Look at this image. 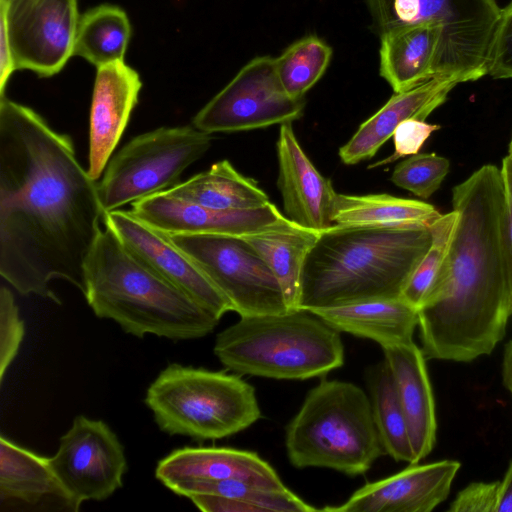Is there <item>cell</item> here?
<instances>
[{
	"label": "cell",
	"mask_w": 512,
	"mask_h": 512,
	"mask_svg": "<svg viewBox=\"0 0 512 512\" xmlns=\"http://www.w3.org/2000/svg\"><path fill=\"white\" fill-rule=\"evenodd\" d=\"M382 350L407 422L413 453L412 464L419 463L432 451L437 431L426 358L413 341L383 347Z\"/></svg>",
	"instance_id": "cell-22"
},
{
	"label": "cell",
	"mask_w": 512,
	"mask_h": 512,
	"mask_svg": "<svg viewBox=\"0 0 512 512\" xmlns=\"http://www.w3.org/2000/svg\"><path fill=\"white\" fill-rule=\"evenodd\" d=\"M442 214L422 201L389 194L346 195L334 198L333 225L429 227Z\"/></svg>",
	"instance_id": "cell-28"
},
{
	"label": "cell",
	"mask_w": 512,
	"mask_h": 512,
	"mask_svg": "<svg viewBox=\"0 0 512 512\" xmlns=\"http://www.w3.org/2000/svg\"><path fill=\"white\" fill-rule=\"evenodd\" d=\"M79 17L77 0H0L15 70L59 73L73 55Z\"/></svg>",
	"instance_id": "cell-12"
},
{
	"label": "cell",
	"mask_w": 512,
	"mask_h": 512,
	"mask_svg": "<svg viewBox=\"0 0 512 512\" xmlns=\"http://www.w3.org/2000/svg\"><path fill=\"white\" fill-rule=\"evenodd\" d=\"M98 182L71 137L33 109L0 99V275L22 295L61 301L62 279L85 291V263L104 219Z\"/></svg>",
	"instance_id": "cell-1"
},
{
	"label": "cell",
	"mask_w": 512,
	"mask_h": 512,
	"mask_svg": "<svg viewBox=\"0 0 512 512\" xmlns=\"http://www.w3.org/2000/svg\"><path fill=\"white\" fill-rule=\"evenodd\" d=\"M497 512H512V460L499 481Z\"/></svg>",
	"instance_id": "cell-38"
},
{
	"label": "cell",
	"mask_w": 512,
	"mask_h": 512,
	"mask_svg": "<svg viewBox=\"0 0 512 512\" xmlns=\"http://www.w3.org/2000/svg\"><path fill=\"white\" fill-rule=\"evenodd\" d=\"M103 221L136 259L215 317L220 319L226 312L233 311L229 301L201 268L166 234L142 222L131 211H109Z\"/></svg>",
	"instance_id": "cell-14"
},
{
	"label": "cell",
	"mask_w": 512,
	"mask_h": 512,
	"mask_svg": "<svg viewBox=\"0 0 512 512\" xmlns=\"http://www.w3.org/2000/svg\"><path fill=\"white\" fill-rule=\"evenodd\" d=\"M458 84L453 78L433 77L409 90L394 93L339 149L341 161L353 165L372 158L399 124L407 119L425 120Z\"/></svg>",
	"instance_id": "cell-21"
},
{
	"label": "cell",
	"mask_w": 512,
	"mask_h": 512,
	"mask_svg": "<svg viewBox=\"0 0 512 512\" xmlns=\"http://www.w3.org/2000/svg\"><path fill=\"white\" fill-rule=\"evenodd\" d=\"M458 218L438 280L418 309L426 360L489 355L512 316V248L501 169L486 164L452 190Z\"/></svg>",
	"instance_id": "cell-2"
},
{
	"label": "cell",
	"mask_w": 512,
	"mask_h": 512,
	"mask_svg": "<svg viewBox=\"0 0 512 512\" xmlns=\"http://www.w3.org/2000/svg\"><path fill=\"white\" fill-rule=\"evenodd\" d=\"M211 144V134L193 125L160 127L132 138L110 158L98 182L105 213L172 188Z\"/></svg>",
	"instance_id": "cell-9"
},
{
	"label": "cell",
	"mask_w": 512,
	"mask_h": 512,
	"mask_svg": "<svg viewBox=\"0 0 512 512\" xmlns=\"http://www.w3.org/2000/svg\"><path fill=\"white\" fill-rule=\"evenodd\" d=\"M331 56V47L315 35L291 44L275 58L276 72L287 94L294 99H304L306 92L325 73Z\"/></svg>",
	"instance_id": "cell-31"
},
{
	"label": "cell",
	"mask_w": 512,
	"mask_h": 512,
	"mask_svg": "<svg viewBox=\"0 0 512 512\" xmlns=\"http://www.w3.org/2000/svg\"><path fill=\"white\" fill-rule=\"evenodd\" d=\"M319 233L284 215L274 224L242 236L277 278L289 309L299 306L305 261Z\"/></svg>",
	"instance_id": "cell-26"
},
{
	"label": "cell",
	"mask_w": 512,
	"mask_h": 512,
	"mask_svg": "<svg viewBox=\"0 0 512 512\" xmlns=\"http://www.w3.org/2000/svg\"><path fill=\"white\" fill-rule=\"evenodd\" d=\"M502 381L504 387L512 395V340L508 341L504 347L502 361Z\"/></svg>",
	"instance_id": "cell-40"
},
{
	"label": "cell",
	"mask_w": 512,
	"mask_h": 512,
	"mask_svg": "<svg viewBox=\"0 0 512 512\" xmlns=\"http://www.w3.org/2000/svg\"><path fill=\"white\" fill-rule=\"evenodd\" d=\"M83 295L97 317L138 338L197 339L220 320L136 259L106 225L85 263Z\"/></svg>",
	"instance_id": "cell-4"
},
{
	"label": "cell",
	"mask_w": 512,
	"mask_h": 512,
	"mask_svg": "<svg viewBox=\"0 0 512 512\" xmlns=\"http://www.w3.org/2000/svg\"><path fill=\"white\" fill-rule=\"evenodd\" d=\"M448 159L435 153L412 155L393 170L391 181L421 198H429L449 172Z\"/></svg>",
	"instance_id": "cell-33"
},
{
	"label": "cell",
	"mask_w": 512,
	"mask_h": 512,
	"mask_svg": "<svg viewBox=\"0 0 512 512\" xmlns=\"http://www.w3.org/2000/svg\"><path fill=\"white\" fill-rule=\"evenodd\" d=\"M278 180L284 213L290 220L313 230L333 225L336 192L320 174L299 144L292 122L280 125L277 140Z\"/></svg>",
	"instance_id": "cell-19"
},
{
	"label": "cell",
	"mask_w": 512,
	"mask_h": 512,
	"mask_svg": "<svg viewBox=\"0 0 512 512\" xmlns=\"http://www.w3.org/2000/svg\"><path fill=\"white\" fill-rule=\"evenodd\" d=\"M508 155L512 158V137L508 147Z\"/></svg>",
	"instance_id": "cell-41"
},
{
	"label": "cell",
	"mask_w": 512,
	"mask_h": 512,
	"mask_svg": "<svg viewBox=\"0 0 512 512\" xmlns=\"http://www.w3.org/2000/svg\"><path fill=\"white\" fill-rule=\"evenodd\" d=\"M188 255L240 316L290 310L265 261L242 238L212 234H166Z\"/></svg>",
	"instance_id": "cell-10"
},
{
	"label": "cell",
	"mask_w": 512,
	"mask_h": 512,
	"mask_svg": "<svg viewBox=\"0 0 512 512\" xmlns=\"http://www.w3.org/2000/svg\"><path fill=\"white\" fill-rule=\"evenodd\" d=\"M56 475L80 503L103 501L122 487L127 469L124 447L101 420L78 415L50 457Z\"/></svg>",
	"instance_id": "cell-13"
},
{
	"label": "cell",
	"mask_w": 512,
	"mask_h": 512,
	"mask_svg": "<svg viewBox=\"0 0 512 512\" xmlns=\"http://www.w3.org/2000/svg\"><path fill=\"white\" fill-rule=\"evenodd\" d=\"M457 212L441 215L430 226L431 244L413 271L400 297L417 310L432 292L447 257L457 223Z\"/></svg>",
	"instance_id": "cell-32"
},
{
	"label": "cell",
	"mask_w": 512,
	"mask_h": 512,
	"mask_svg": "<svg viewBox=\"0 0 512 512\" xmlns=\"http://www.w3.org/2000/svg\"><path fill=\"white\" fill-rule=\"evenodd\" d=\"M142 83L124 61L97 68L89 128V176L97 181L117 147L136 104Z\"/></svg>",
	"instance_id": "cell-18"
},
{
	"label": "cell",
	"mask_w": 512,
	"mask_h": 512,
	"mask_svg": "<svg viewBox=\"0 0 512 512\" xmlns=\"http://www.w3.org/2000/svg\"><path fill=\"white\" fill-rule=\"evenodd\" d=\"M380 38L379 72L394 93L409 90L435 77L440 29L419 24L393 29Z\"/></svg>",
	"instance_id": "cell-25"
},
{
	"label": "cell",
	"mask_w": 512,
	"mask_h": 512,
	"mask_svg": "<svg viewBox=\"0 0 512 512\" xmlns=\"http://www.w3.org/2000/svg\"><path fill=\"white\" fill-rule=\"evenodd\" d=\"M166 192L187 202L222 210L256 209L270 203L258 183L239 173L228 160L214 163Z\"/></svg>",
	"instance_id": "cell-27"
},
{
	"label": "cell",
	"mask_w": 512,
	"mask_h": 512,
	"mask_svg": "<svg viewBox=\"0 0 512 512\" xmlns=\"http://www.w3.org/2000/svg\"><path fill=\"white\" fill-rule=\"evenodd\" d=\"M82 503L62 484L50 458L0 437V510L77 512Z\"/></svg>",
	"instance_id": "cell-17"
},
{
	"label": "cell",
	"mask_w": 512,
	"mask_h": 512,
	"mask_svg": "<svg viewBox=\"0 0 512 512\" xmlns=\"http://www.w3.org/2000/svg\"><path fill=\"white\" fill-rule=\"evenodd\" d=\"M131 26L120 7L103 4L79 17L73 55L83 57L94 66L123 61Z\"/></svg>",
	"instance_id": "cell-29"
},
{
	"label": "cell",
	"mask_w": 512,
	"mask_h": 512,
	"mask_svg": "<svg viewBox=\"0 0 512 512\" xmlns=\"http://www.w3.org/2000/svg\"><path fill=\"white\" fill-rule=\"evenodd\" d=\"M131 213L164 234H212L242 237L284 216L276 205L249 210H222L187 202L166 191L132 203Z\"/></svg>",
	"instance_id": "cell-15"
},
{
	"label": "cell",
	"mask_w": 512,
	"mask_h": 512,
	"mask_svg": "<svg viewBox=\"0 0 512 512\" xmlns=\"http://www.w3.org/2000/svg\"><path fill=\"white\" fill-rule=\"evenodd\" d=\"M456 460L410 464L389 477L370 482L342 505L322 510L335 512H430L448 497L460 469Z\"/></svg>",
	"instance_id": "cell-16"
},
{
	"label": "cell",
	"mask_w": 512,
	"mask_h": 512,
	"mask_svg": "<svg viewBox=\"0 0 512 512\" xmlns=\"http://www.w3.org/2000/svg\"><path fill=\"white\" fill-rule=\"evenodd\" d=\"M501 173L505 185L508 211H509V232L512 248V158L508 155L502 160Z\"/></svg>",
	"instance_id": "cell-39"
},
{
	"label": "cell",
	"mask_w": 512,
	"mask_h": 512,
	"mask_svg": "<svg viewBox=\"0 0 512 512\" xmlns=\"http://www.w3.org/2000/svg\"><path fill=\"white\" fill-rule=\"evenodd\" d=\"M145 404L169 435L215 440L261 418L255 389L237 375L170 364L147 389Z\"/></svg>",
	"instance_id": "cell-7"
},
{
	"label": "cell",
	"mask_w": 512,
	"mask_h": 512,
	"mask_svg": "<svg viewBox=\"0 0 512 512\" xmlns=\"http://www.w3.org/2000/svg\"><path fill=\"white\" fill-rule=\"evenodd\" d=\"M372 30L432 24L440 29L435 77L475 81L487 61L501 9L495 0H364Z\"/></svg>",
	"instance_id": "cell-8"
},
{
	"label": "cell",
	"mask_w": 512,
	"mask_h": 512,
	"mask_svg": "<svg viewBox=\"0 0 512 512\" xmlns=\"http://www.w3.org/2000/svg\"><path fill=\"white\" fill-rule=\"evenodd\" d=\"M156 478L167 488L185 481L239 479L285 488L278 473L257 453L227 447H183L160 460Z\"/></svg>",
	"instance_id": "cell-20"
},
{
	"label": "cell",
	"mask_w": 512,
	"mask_h": 512,
	"mask_svg": "<svg viewBox=\"0 0 512 512\" xmlns=\"http://www.w3.org/2000/svg\"><path fill=\"white\" fill-rule=\"evenodd\" d=\"M440 128L439 125L427 123L425 120H405L396 127L392 135L394 152L368 168L390 164L399 158L418 154L431 134Z\"/></svg>",
	"instance_id": "cell-36"
},
{
	"label": "cell",
	"mask_w": 512,
	"mask_h": 512,
	"mask_svg": "<svg viewBox=\"0 0 512 512\" xmlns=\"http://www.w3.org/2000/svg\"><path fill=\"white\" fill-rule=\"evenodd\" d=\"M205 512H314L287 487L270 488L239 479L185 481L168 487Z\"/></svg>",
	"instance_id": "cell-24"
},
{
	"label": "cell",
	"mask_w": 512,
	"mask_h": 512,
	"mask_svg": "<svg viewBox=\"0 0 512 512\" xmlns=\"http://www.w3.org/2000/svg\"><path fill=\"white\" fill-rule=\"evenodd\" d=\"M25 334L24 322L20 318L19 308L11 290L0 288V381L11 365Z\"/></svg>",
	"instance_id": "cell-34"
},
{
	"label": "cell",
	"mask_w": 512,
	"mask_h": 512,
	"mask_svg": "<svg viewBox=\"0 0 512 512\" xmlns=\"http://www.w3.org/2000/svg\"><path fill=\"white\" fill-rule=\"evenodd\" d=\"M373 418L385 454L412 464L413 453L407 422L386 361L372 366L366 374Z\"/></svg>",
	"instance_id": "cell-30"
},
{
	"label": "cell",
	"mask_w": 512,
	"mask_h": 512,
	"mask_svg": "<svg viewBox=\"0 0 512 512\" xmlns=\"http://www.w3.org/2000/svg\"><path fill=\"white\" fill-rule=\"evenodd\" d=\"M487 74L494 79H512V1L501 9L488 56Z\"/></svg>",
	"instance_id": "cell-35"
},
{
	"label": "cell",
	"mask_w": 512,
	"mask_h": 512,
	"mask_svg": "<svg viewBox=\"0 0 512 512\" xmlns=\"http://www.w3.org/2000/svg\"><path fill=\"white\" fill-rule=\"evenodd\" d=\"M339 332L377 342L382 348L413 341L418 310L401 297L311 309Z\"/></svg>",
	"instance_id": "cell-23"
},
{
	"label": "cell",
	"mask_w": 512,
	"mask_h": 512,
	"mask_svg": "<svg viewBox=\"0 0 512 512\" xmlns=\"http://www.w3.org/2000/svg\"><path fill=\"white\" fill-rule=\"evenodd\" d=\"M427 226L332 225L319 233L302 274L298 308L400 297L431 244Z\"/></svg>",
	"instance_id": "cell-3"
},
{
	"label": "cell",
	"mask_w": 512,
	"mask_h": 512,
	"mask_svg": "<svg viewBox=\"0 0 512 512\" xmlns=\"http://www.w3.org/2000/svg\"><path fill=\"white\" fill-rule=\"evenodd\" d=\"M285 446L296 468H329L349 476L366 473L385 454L370 398L340 380H322L309 390L285 428Z\"/></svg>",
	"instance_id": "cell-6"
},
{
	"label": "cell",
	"mask_w": 512,
	"mask_h": 512,
	"mask_svg": "<svg viewBox=\"0 0 512 512\" xmlns=\"http://www.w3.org/2000/svg\"><path fill=\"white\" fill-rule=\"evenodd\" d=\"M213 350L234 373L272 379L320 377L344 363L340 332L304 308L240 316L217 335Z\"/></svg>",
	"instance_id": "cell-5"
},
{
	"label": "cell",
	"mask_w": 512,
	"mask_h": 512,
	"mask_svg": "<svg viewBox=\"0 0 512 512\" xmlns=\"http://www.w3.org/2000/svg\"><path fill=\"white\" fill-rule=\"evenodd\" d=\"M499 481L473 482L451 502L450 512H497Z\"/></svg>",
	"instance_id": "cell-37"
},
{
	"label": "cell",
	"mask_w": 512,
	"mask_h": 512,
	"mask_svg": "<svg viewBox=\"0 0 512 512\" xmlns=\"http://www.w3.org/2000/svg\"><path fill=\"white\" fill-rule=\"evenodd\" d=\"M304 99L290 97L278 78L275 58L250 60L193 118L209 134L239 132L293 122L302 117Z\"/></svg>",
	"instance_id": "cell-11"
}]
</instances>
